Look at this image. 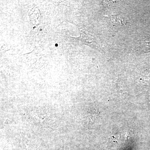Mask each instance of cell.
<instances>
[{
	"label": "cell",
	"mask_w": 150,
	"mask_h": 150,
	"mask_svg": "<svg viewBox=\"0 0 150 150\" xmlns=\"http://www.w3.org/2000/svg\"><path fill=\"white\" fill-rule=\"evenodd\" d=\"M78 38L82 43L90 46L91 48L98 50L100 48L99 44L96 40L95 38L90 33L82 30L80 36Z\"/></svg>",
	"instance_id": "obj_1"
},
{
	"label": "cell",
	"mask_w": 150,
	"mask_h": 150,
	"mask_svg": "<svg viewBox=\"0 0 150 150\" xmlns=\"http://www.w3.org/2000/svg\"><path fill=\"white\" fill-rule=\"evenodd\" d=\"M111 20L113 23L118 24L121 26H126V20L124 18L120 16H112Z\"/></svg>",
	"instance_id": "obj_2"
},
{
	"label": "cell",
	"mask_w": 150,
	"mask_h": 150,
	"mask_svg": "<svg viewBox=\"0 0 150 150\" xmlns=\"http://www.w3.org/2000/svg\"><path fill=\"white\" fill-rule=\"evenodd\" d=\"M115 1H103V4H104L105 6H110L113 5L115 4Z\"/></svg>",
	"instance_id": "obj_3"
}]
</instances>
